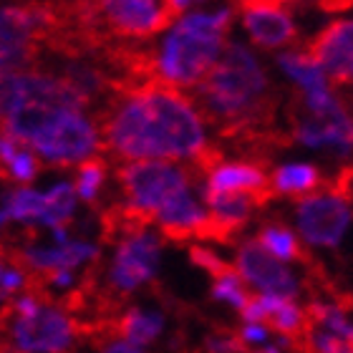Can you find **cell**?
<instances>
[{
	"label": "cell",
	"instance_id": "1",
	"mask_svg": "<svg viewBox=\"0 0 353 353\" xmlns=\"http://www.w3.org/2000/svg\"><path fill=\"white\" fill-rule=\"evenodd\" d=\"M101 141L111 154L129 162L190 159L194 164L210 152L202 111L187 94L162 81L119 91L103 111Z\"/></svg>",
	"mask_w": 353,
	"mask_h": 353
},
{
	"label": "cell",
	"instance_id": "2",
	"mask_svg": "<svg viewBox=\"0 0 353 353\" xmlns=\"http://www.w3.org/2000/svg\"><path fill=\"white\" fill-rule=\"evenodd\" d=\"M202 117L225 134L245 132L263 117L270 99V76L258 53L245 43H228L220 61L197 86Z\"/></svg>",
	"mask_w": 353,
	"mask_h": 353
},
{
	"label": "cell",
	"instance_id": "3",
	"mask_svg": "<svg viewBox=\"0 0 353 353\" xmlns=\"http://www.w3.org/2000/svg\"><path fill=\"white\" fill-rule=\"evenodd\" d=\"M232 21L235 8L194 10L182 15L152 56L157 81L174 88L199 86L220 61Z\"/></svg>",
	"mask_w": 353,
	"mask_h": 353
},
{
	"label": "cell",
	"instance_id": "4",
	"mask_svg": "<svg viewBox=\"0 0 353 353\" xmlns=\"http://www.w3.org/2000/svg\"><path fill=\"white\" fill-rule=\"evenodd\" d=\"M71 8L99 43L103 38L144 41L174 21L167 0H76Z\"/></svg>",
	"mask_w": 353,
	"mask_h": 353
},
{
	"label": "cell",
	"instance_id": "5",
	"mask_svg": "<svg viewBox=\"0 0 353 353\" xmlns=\"http://www.w3.org/2000/svg\"><path fill=\"white\" fill-rule=\"evenodd\" d=\"M293 230L303 248L336 250L353 230V197L341 187H321L295 202Z\"/></svg>",
	"mask_w": 353,
	"mask_h": 353
},
{
	"label": "cell",
	"instance_id": "6",
	"mask_svg": "<svg viewBox=\"0 0 353 353\" xmlns=\"http://www.w3.org/2000/svg\"><path fill=\"white\" fill-rule=\"evenodd\" d=\"M0 321L8 323V353H68L79 333L74 316L46 298L36 313L13 316L6 310Z\"/></svg>",
	"mask_w": 353,
	"mask_h": 353
},
{
	"label": "cell",
	"instance_id": "7",
	"mask_svg": "<svg viewBox=\"0 0 353 353\" xmlns=\"http://www.w3.org/2000/svg\"><path fill=\"white\" fill-rule=\"evenodd\" d=\"M101 147V134L83 109H61L28 144L41 159L51 164H83Z\"/></svg>",
	"mask_w": 353,
	"mask_h": 353
},
{
	"label": "cell",
	"instance_id": "8",
	"mask_svg": "<svg viewBox=\"0 0 353 353\" xmlns=\"http://www.w3.org/2000/svg\"><path fill=\"white\" fill-rule=\"evenodd\" d=\"M159 255H162V240L149 228L124 232L106 270L109 288L117 295H129L152 283L159 270Z\"/></svg>",
	"mask_w": 353,
	"mask_h": 353
},
{
	"label": "cell",
	"instance_id": "9",
	"mask_svg": "<svg viewBox=\"0 0 353 353\" xmlns=\"http://www.w3.org/2000/svg\"><path fill=\"white\" fill-rule=\"evenodd\" d=\"M232 268H235L237 275L245 280V285L250 288L252 293L298 298L303 290V280L295 272L293 265L272 258L255 237L252 240H243V243L237 245Z\"/></svg>",
	"mask_w": 353,
	"mask_h": 353
},
{
	"label": "cell",
	"instance_id": "10",
	"mask_svg": "<svg viewBox=\"0 0 353 353\" xmlns=\"http://www.w3.org/2000/svg\"><path fill=\"white\" fill-rule=\"evenodd\" d=\"M245 36L260 51H288L298 43V21L290 8L275 0H245L237 8Z\"/></svg>",
	"mask_w": 353,
	"mask_h": 353
},
{
	"label": "cell",
	"instance_id": "11",
	"mask_svg": "<svg viewBox=\"0 0 353 353\" xmlns=\"http://www.w3.org/2000/svg\"><path fill=\"white\" fill-rule=\"evenodd\" d=\"M293 141L308 152L331 154L339 162H346L353 157V111L343 106L325 119L303 117L293 126Z\"/></svg>",
	"mask_w": 353,
	"mask_h": 353
},
{
	"label": "cell",
	"instance_id": "12",
	"mask_svg": "<svg viewBox=\"0 0 353 353\" xmlns=\"http://www.w3.org/2000/svg\"><path fill=\"white\" fill-rule=\"evenodd\" d=\"M101 255V248L88 240H66V243L53 245H23L13 252V258L30 272V278H48L51 272L59 270H76L81 265L94 263ZM38 280V283H41Z\"/></svg>",
	"mask_w": 353,
	"mask_h": 353
},
{
	"label": "cell",
	"instance_id": "13",
	"mask_svg": "<svg viewBox=\"0 0 353 353\" xmlns=\"http://www.w3.org/2000/svg\"><path fill=\"white\" fill-rule=\"evenodd\" d=\"M202 194H248L263 202L270 192V174L250 159H220L205 174Z\"/></svg>",
	"mask_w": 353,
	"mask_h": 353
},
{
	"label": "cell",
	"instance_id": "14",
	"mask_svg": "<svg viewBox=\"0 0 353 353\" xmlns=\"http://www.w3.org/2000/svg\"><path fill=\"white\" fill-rule=\"evenodd\" d=\"M310 51L333 83H346L353 66V15H339L318 30Z\"/></svg>",
	"mask_w": 353,
	"mask_h": 353
},
{
	"label": "cell",
	"instance_id": "15",
	"mask_svg": "<svg viewBox=\"0 0 353 353\" xmlns=\"http://www.w3.org/2000/svg\"><path fill=\"white\" fill-rule=\"evenodd\" d=\"M275 66L283 74V79L290 86H295V91L301 96L316 94V91H323L328 86H336L331 81V76L325 74V68L318 63V59L313 56L310 48L293 46L288 51L275 53Z\"/></svg>",
	"mask_w": 353,
	"mask_h": 353
},
{
	"label": "cell",
	"instance_id": "16",
	"mask_svg": "<svg viewBox=\"0 0 353 353\" xmlns=\"http://www.w3.org/2000/svg\"><path fill=\"white\" fill-rule=\"evenodd\" d=\"M210 212V225H212V240H228L243 230L252 220L258 210V199L248 194H202Z\"/></svg>",
	"mask_w": 353,
	"mask_h": 353
},
{
	"label": "cell",
	"instance_id": "17",
	"mask_svg": "<svg viewBox=\"0 0 353 353\" xmlns=\"http://www.w3.org/2000/svg\"><path fill=\"white\" fill-rule=\"evenodd\" d=\"M323 187V172L308 159H288L270 172V192L285 199H303Z\"/></svg>",
	"mask_w": 353,
	"mask_h": 353
},
{
	"label": "cell",
	"instance_id": "18",
	"mask_svg": "<svg viewBox=\"0 0 353 353\" xmlns=\"http://www.w3.org/2000/svg\"><path fill=\"white\" fill-rule=\"evenodd\" d=\"M310 325L323 328L353 346V310L333 298H318L308 305Z\"/></svg>",
	"mask_w": 353,
	"mask_h": 353
},
{
	"label": "cell",
	"instance_id": "19",
	"mask_svg": "<svg viewBox=\"0 0 353 353\" xmlns=\"http://www.w3.org/2000/svg\"><path fill=\"white\" fill-rule=\"evenodd\" d=\"M121 339L132 341L137 346H152L164 331V316L149 308H129L117 323Z\"/></svg>",
	"mask_w": 353,
	"mask_h": 353
},
{
	"label": "cell",
	"instance_id": "20",
	"mask_svg": "<svg viewBox=\"0 0 353 353\" xmlns=\"http://www.w3.org/2000/svg\"><path fill=\"white\" fill-rule=\"evenodd\" d=\"M76 202H79V192L76 184L59 182L51 190L43 192V214H41V225L48 230L66 228L76 212Z\"/></svg>",
	"mask_w": 353,
	"mask_h": 353
},
{
	"label": "cell",
	"instance_id": "21",
	"mask_svg": "<svg viewBox=\"0 0 353 353\" xmlns=\"http://www.w3.org/2000/svg\"><path fill=\"white\" fill-rule=\"evenodd\" d=\"M255 240L270 252L272 258L283 260L288 265H295L303 255V243L298 232L293 228L283 225V222H268V225H263V230L258 232Z\"/></svg>",
	"mask_w": 353,
	"mask_h": 353
},
{
	"label": "cell",
	"instance_id": "22",
	"mask_svg": "<svg viewBox=\"0 0 353 353\" xmlns=\"http://www.w3.org/2000/svg\"><path fill=\"white\" fill-rule=\"evenodd\" d=\"M3 210L8 212L10 222H23V225H41L43 214V192H36L30 187L10 190L3 199Z\"/></svg>",
	"mask_w": 353,
	"mask_h": 353
},
{
	"label": "cell",
	"instance_id": "23",
	"mask_svg": "<svg viewBox=\"0 0 353 353\" xmlns=\"http://www.w3.org/2000/svg\"><path fill=\"white\" fill-rule=\"evenodd\" d=\"M30 272L18 260L0 248V308L6 303H13L18 295H23L26 288H30Z\"/></svg>",
	"mask_w": 353,
	"mask_h": 353
},
{
	"label": "cell",
	"instance_id": "24",
	"mask_svg": "<svg viewBox=\"0 0 353 353\" xmlns=\"http://www.w3.org/2000/svg\"><path fill=\"white\" fill-rule=\"evenodd\" d=\"M212 298L225 303V305H230V308L237 310V313H243L248 301L252 298V293H250V288L245 285V280L237 275L235 268L230 265L228 270L212 278Z\"/></svg>",
	"mask_w": 353,
	"mask_h": 353
},
{
	"label": "cell",
	"instance_id": "25",
	"mask_svg": "<svg viewBox=\"0 0 353 353\" xmlns=\"http://www.w3.org/2000/svg\"><path fill=\"white\" fill-rule=\"evenodd\" d=\"M103 179H106V170H103V162L101 159H88L79 167V179H76V192H79V197L83 202H96L99 197V192L103 187Z\"/></svg>",
	"mask_w": 353,
	"mask_h": 353
},
{
	"label": "cell",
	"instance_id": "26",
	"mask_svg": "<svg viewBox=\"0 0 353 353\" xmlns=\"http://www.w3.org/2000/svg\"><path fill=\"white\" fill-rule=\"evenodd\" d=\"M3 170H6L8 179L28 184V182H33L38 174V159L33 157V152H30L28 147H18L15 154L3 164Z\"/></svg>",
	"mask_w": 353,
	"mask_h": 353
},
{
	"label": "cell",
	"instance_id": "27",
	"mask_svg": "<svg viewBox=\"0 0 353 353\" xmlns=\"http://www.w3.org/2000/svg\"><path fill=\"white\" fill-rule=\"evenodd\" d=\"M38 48H26V46H13L0 41V74L6 71H28V66L36 61Z\"/></svg>",
	"mask_w": 353,
	"mask_h": 353
},
{
	"label": "cell",
	"instance_id": "28",
	"mask_svg": "<svg viewBox=\"0 0 353 353\" xmlns=\"http://www.w3.org/2000/svg\"><path fill=\"white\" fill-rule=\"evenodd\" d=\"M305 346H308L310 353H353L351 343H346V341L333 336V333L323 331V328H316V325H308Z\"/></svg>",
	"mask_w": 353,
	"mask_h": 353
},
{
	"label": "cell",
	"instance_id": "29",
	"mask_svg": "<svg viewBox=\"0 0 353 353\" xmlns=\"http://www.w3.org/2000/svg\"><path fill=\"white\" fill-rule=\"evenodd\" d=\"M190 258H192V263L197 265L199 270H205V272H210V275H220V272H225L230 268L225 260L217 255V252H212V250H207V248H202V245H194L190 250Z\"/></svg>",
	"mask_w": 353,
	"mask_h": 353
},
{
	"label": "cell",
	"instance_id": "30",
	"mask_svg": "<svg viewBox=\"0 0 353 353\" xmlns=\"http://www.w3.org/2000/svg\"><path fill=\"white\" fill-rule=\"evenodd\" d=\"M237 336H240V341H243L245 348L255 351V348L270 343L275 333H272V328L268 323H243V328L237 331Z\"/></svg>",
	"mask_w": 353,
	"mask_h": 353
},
{
	"label": "cell",
	"instance_id": "31",
	"mask_svg": "<svg viewBox=\"0 0 353 353\" xmlns=\"http://www.w3.org/2000/svg\"><path fill=\"white\" fill-rule=\"evenodd\" d=\"M248 348L237 333H212L205 339V353H245Z\"/></svg>",
	"mask_w": 353,
	"mask_h": 353
},
{
	"label": "cell",
	"instance_id": "32",
	"mask_svg": "<svg viewBox=\"0 0 353 353\" xmlns=\"http://www.w3.org/2000/svg\"><path fill=\"white\" fill-rule=\"evenodd\" d=\"M295 348V339H290V336H272L270 343H265V346L255 348L252 353H293Z\"/></svg>",
	"mask_w": 353,
	"mask_h": 353
},
{
	"label": "cell",
	"instance_id": "33",
	"mask_svg": "<svg viewBox=\"0 0 353 353\" xmlns=\"http://www.w3.org/2000/svg\"><path fill=\"white\" fill-rule=\"evenodd\" d=\"M101 353H144V348L132 343V341L121 339V336H117V339H111L103 343Z\"/></svg>",
	"mask_w": 353,
	"mask_h": 353
},
{
	"label": "cell",
	"instance_id": "34",
	"mask_svg": "<svg viewBox=\"0 0 353 353\" xmlns=\"http://www.w3.org/2000/svg\"><path fill=\"white\" fill-rule=\"evenodd\" d=\"M10 222V217H8V212L0 207V235H3V230H6V225Z\"/></svg>",
	"mask_w": 353,
	"mask_h": 353
},
{
	"label": "cell",
	"instance_id": "35",
	"mask_svg": "<svg viewBox=\"0 0 353 353\" xmlns=\"http://www.w3.org/2000/svg\"><path fill=\"white\" fill-rule=\"evenodd\" d=\"M275 3H280V6H285V8H293V6H301L303 0H275Z\"/></svg>",
	"mask_w": 353,
	"mask_h": 353
},
{
	"label": "cell",
	"instance_id": "36",
	"mask_svg": "<svg viewBox=\"0 0 353 353\" xmlns=\"http://www.w3.org/2000/svg\"><path fill=\"white\" fill-rule=\"evenodd\" d=\"M348 86H353V66H351V71H348Z\"/></svg>",
	"mask_w": 353,
	"mask_h": 353
},
{
	"label": "cell",
	"instance_id": "37",
	"mask_svg": "<svg viewBox=\"0 0 353 353\" xmlns=\"http://www.w3.org/2000/svg\"><path fill=\"white\" fill-rule=\"evenodd\" d=\"M0 179H8V176H6V170H3V167H0Z\"/></svg>",
	"mask_w": 353,
	"mask_h": 353
},
{
	"label": "cell",
	"instance_id": "38",
	"mask_svg": "<svg viewBox=\"0 0 353 353\" xmlns=\"http://www.w3.org/2000/svg\"><path fill=\"white\" fill-rule=\"evenodd\" d=\"M237 3H245V0H237Z\"/></svg>",
	"mask_w": 353,
	"mask_h": 353
},
{
	"label": "cell",
	"instance_id": "39",
	"mask_svg": "<svg viewBox=\"0 0 353 353\" xmlns=\"http://www.w3.org/2000/svg\"><path fill=\"white\" fill-rule=\"evenodd\" d=\"M0 353H6V351H0Z\"/></svg>",
	"mask_w": 353,
	"mask_h": 353
}]
</instances>
